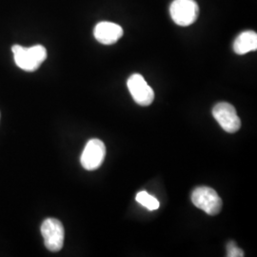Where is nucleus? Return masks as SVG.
Returning <instances> with one entry per match:
<instances>
[{
    "label": "nucleus",
    "mask_w": 257,
    "mask_h": 257,
    "mask_svg": "<svg viewBox=\"0 0 257 257\" xmlns=\"http://www.w3.org/2000/svg\"><path fill=\"white\" fill-rule=\"evenodd\" d=\"M41 234L44 244L51 251H59L64 244V227L55 218H48L41 225Z\"/></svg>",
    "instance_id": "obj_4"
},
{
    "label": "nucleus",
    "mask_w": 257,
    "mask_h": 257,
    "mask_svg": "<svg viewBox=\"0 0 257 257\" xmlns=\"http://www.w3.org/2000/svg\"><path fill=\"white\" fill-rule=\"evenodd\" d=\"M257 50V34L253 31L243 32L233 43V51L237 55H246Z\"/></svg>",
    "instance_id": "obj_9"
},
{
    "label": "nucleus",
    "mask_w": 257,
    "mask_h": 257,
    "mask_svg": "<svg viewBox=\"0 0 257 257\" xmlns=\"http://www.w3.org/2000/svg\"><path fill=\"white\" fill-rule=\"evenodd\" d=\"M106 156L105 144L99 139H91L84 148L80 162L87 171H94L102 165Z\"/></svg>",
    "instance_id": "obj_6"
},
{
    "label": "nucleus",
    "mask_w": 257,
    "mask_h": 257,
    "mask_svg": "<svg viewBox=\"0 0 257 257\" xmlns=\"http://www.w3.org/2000/svg\"><path fill=\"white\" fill-rule=\"evenodd\" d=\"M16 64L26 72H35L46 60V49L42 45L25 48L20 45L12 47Z\"/></svg>",
    "instance_id": "obj_1"
},
{
    "label": "nucleus",
    "mask_w": 257,
    "mask_h": 257,
    "mask_svg": "<svg viewBox=\"0 0 257 257\" xmlns=\"http://www.w3.org/2000/svg\"><path fill=\"white\" fill-rule=\"evenodd\" d=\"M192 201L195 207L209 215H216L222 209V200L217 193L209 187L196 188L192 193Z\"/></svg>",
    "instance_id": "obj_3"
},
{
    "label": "nucleus",
    "mask_w": 257,
    "mask_h": 257,
    "mask_svg": "<svg viewBox=\"0 0 257 257\" xmlns=\"http://www.w3.org/2000/svg\"><path fill=\"white\" fill-rule=\"evenodd\" d=\"M128 89L134 100L140 106H149L155 99V92L148 85L144 77L139 74L130 76L128 79Z\"/></svg>",
    "instance_id": "obj_7"
},
{
    "label": "nucleus",
    "mask_w": 257,
    "mask_h": 257,
    "mask_svg": "<svg viewBox=\"0 0 257 257\" xmlns=\"http://www.w3.org/2000/svg\"><path fill=\"white\" fill-rule=\"evenodd\" d=\"M137 201L149 211H156L159 208V202L155 196L149 194L147 192H140L137 194Z\"/></svg>",
    "instance_id": "obj_10"
},
{
    "label": "nucleus",
    "mask_w": 257,
    "mask_h": 257,
    "mask_svg": "<svg viewBox=\"0 0 257 257\" xmlns=\"http://www.w3.org/2000/svg\"><path fill=\"white\" fill-rule=\"evenodd\" d=\"M227 256L242 257L244 256V252L241 248H239L234 242H230L227 246Z\"/></svg>",
    "instance_id": "obj_11"
},
{
    "label": "nucleus",
    "mask_w": 257,
    "mask_h": 257,
    "mask_svg": "<svg viewBox=\"0 0 257 257\" xmlns=\"http://www.w3.org/2000/svg\"><path fill=\"white\" fill-rule=\"evenodd\" d=\"M212 115L225 132L233 134L241 127V120L235 108L227 102H221L212 109Z\"/></svg>",
    "instance_id": "obj_5"
},
{
    "label": "nucleus",
    "mask_w": 257,
    "mask_h": 257,
    "mask_svg": "<svg viewBox=\"0 0 257 257\" xmlns=\"http://www.w3.org/2000/svg\"><path fill=\"white\" fill-rule=\"evenodd\" d=\"M95 39L104 45H111L116 43L123 36V29L119 25L103 21L99 22L93 31Z\"/></svg>",
    "instance_id": "obj_8"
},
{
    "label": "nucleus",
    "mask_w": 257,
    "mask_h": 257,
    "mask_svg": "<svg viewBox=\"0 0 257 257\" xmlns=\"http://www.w3.org/2000/svg\"><path fill=\"white\" fill-rule=\"evenodd\" d=\"M170 14L175 24L190 26L199 16V7L194 0H174L170 7Z\"/></svg>",
    "instance_id": "obj_2"
}]
</instances>
